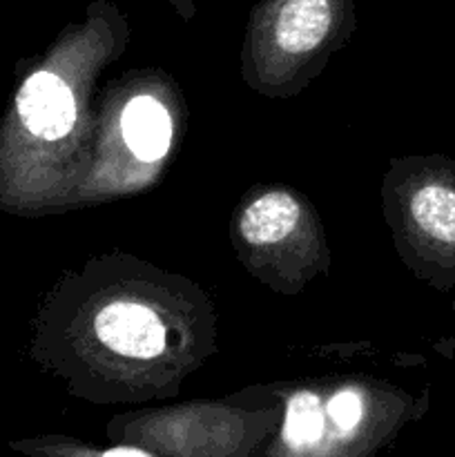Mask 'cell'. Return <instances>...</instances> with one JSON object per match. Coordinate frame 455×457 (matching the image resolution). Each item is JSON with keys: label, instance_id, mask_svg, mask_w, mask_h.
<instances>
[{"label": "cell", "instance_id": "3", "mask_svg": "<svg viewBox=\"0 0 455 457\" xmlns=\"http://www.w3.org/2000/svg\"><path fill=\"white\" fill-rule=\"evenodd\" d=\"M120 128L128 147L141 161H159L170 150L172 119L156 98H132L120 116Z\"/></svg>", "mask_w": 455, "mask_h": 457}, {"label": "cell", "instance_id": "6", "mask_svg": "<svg viewBox=\"0 0 455 457\" xmlns=\"http://www.w3.org/2000/svg\"><path fill=\"white\" fill-rule=\"evenodd\" d=\"M13 449L22 451V453L31 457H161L136 445H119V446H112V449L87 451L85 446H71L67 445V442L43 440V442H21V445H13Z\"/></svg>", "mask_w": 455, "mask_h": 457}, {"label": "cell", "instance_id": "1", "mask_svg": "<svg viewBox=\"0 0 455 457\" xmlns=\"http://www.w3.org/2000/svg\"><path fill=\"white\" fill-rule=\"evenodd\" d=\"M16 112L27 132L47 141L67 137L76 120L74 96L52 71H36L22 83L16 96Z\"/></svg>", "mask_w": 455, "mask_h": 457}, {"label": "cell", "instance_id": "4", "mask_svg": "<svg viewBox=\"0 0 455 457\" xmlns=\"http://www.w3.org/2000/svg\"><path fill=\"white\" fill-rule=\"evenodd\" d=\"M302 208L288 192H268L245 208L241 235L252 245H270L297 228Z\"/></svg>", "mask_w": 455, "mask_h": 457}, {"label": "cell", "instance_id": "2", "mask_svg": "<svg viewBox=\"0 0 455 457\" xmlns=\"http://www.w3.org/2000/svg\"><path fill=\"white\" fill-rule=\"evenodd\" d=\"M98 339L114 353L152 360L165 348V328L152 308L132 302H114L94 321Z\"/></svg>", "mask_w": 455, "mask_h": 457}, {"label": "cell", "instance_id": "5", "mask_svg": "<svg viewBox=\"0 0 455 457\" xmlns=\"http://www.w3.org/2000/svg\"><path fill=\"white\" fill-rule=\"evenodd\" d=\"M410 212L433 239L455 244V192L440 186L422 187L410 201Z\"/></svg>", "mask_w": 455, "mask_h": 457}]
</instances>
